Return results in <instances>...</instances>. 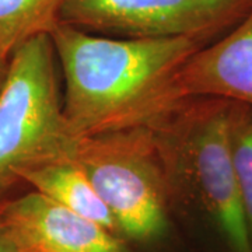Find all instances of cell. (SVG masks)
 Here are the masks:
<instances>
[{"label":"cell","instance_id":"obj_2","mask_svg":"<svg viewBox=\"0 0 252 252\" xmlns=\"http://www.w3.org/2000/svg\"><path fill=\"white\" fill-rule=\"evenodd\" d=\"M227 99H182L153 130L175 198L203 209L230 252H252V241L235 175Z\"/></svg>","mask_w":252,"mask_h":252},{"label":"cell","instance_id":"obj_6","mask_svg":"<svg viewBox=\"0 0 252 252\" xmlns=\"http://www.w3.org/2000/svg\"><path fill=\"white\" fill-rule=\"evenodd\" d=\"M0 221L21 252H130L118 234L35 189L3 199Z\"/></svg>","mask_w":252,"mask_h":252},{"label":"cell","instance_id":"obj_5","mask_svg":"<svg viewBox=\"0 0 252 252\" xmlns=\"http://www.w3.org/2000/svg\"><path fill=\"white\" fill-rule=\"evenodd\" d=\"M252 9V0H64L61 21L129 38L210 41Z\"/></svg>","mask_w":252,"mask_h":252},{"label":"cell","instance_id":"obj_9","mask_svg":"<svg viewBox=\"0 0 252 252\" xmlns=\"http://www.w3.org/2000/svg\"><path fill=\"white\" fill-rule=\"evenodd\" d=\"M64 0H0V49L7 58L32 36L49 34L61 21Z\"/></svg>","mask_w":252,"mask_h":252},{"label":"cell","instance_id":"obj_3","mask_svg":"<svg viewBox=\"0 0 252 252\" xmlns=\"http://www.w3.org/2000/svg\"><path fill=\"white\" fill-rule=\"evenodd\" d=\"M49 34L32 36L10 56L0 89V202L27 170L73 160L79 137L61 104Z\"/></svg>","mask_w":252,"mask_h":252},{"label":"cell","instance_id":"obj_8","mask_svg":"<svg viewBox=\"0 0 252 252\" xmlns=\"http://www.w3.org/2000/svg\"><path fill=\"white\" fill-rule=\"evenodd\" d=\"M20 180L55 202L119 235L112 213L74 160H62L31 168L23 172Z\"/></svg>","mask_w":252,"mask_h":252},{"label":"cell","instance_id":"obj_11","mask_svg":"<svg viewBox=\"0 0 252 252\" xmlns=\"http://www.w3.org/2000/svg\"><path fill=\"white\" fill-rule=\"evenodd\" d=\"M0 252H21L1 221H0Z\"/></svg>","mask_w":252,"mask_h":252},{"label":"cell","instance_id":"obj_12","mask_svg":"<svg viewBox=\"0 0 252 252\" xmlns=\"http://www.w3.org/2000/svg\"><path fill=\"white\" fill-rule=\"evenodd\" d=\"M9 64L10 58H7L0 49V89H1L3 83L6 80V76H7V72H9Z\"/></svg>","mask_w":252,"mask_h":252},{"label":"cell","instance_id":"obj_7","mask_svg":"<svg viewBox=\"0 0 252 252\" xmlns=\"http://www.w3.org/2000/svg\"><path fill=\"white\" fill-rule=\"evenodd\" d=\"M177 90L182 99L210 97L252 107V9L184 63Z\"/></svg>","mask_w":252,"mask_h":252},{"label":"cell","instance_id":"obj_10","mask_svg":"<svg viewBox=\"0 0 252 252\" xmlns=\"http://www.w3.org/2000/svg\"><path fill=\"white\" fill-rule=\"evenodd\" d=\"M228 133L235 175L252 241V107L230 102Z\"/></svg>","mask_w":252,"mask_h":252},{"label":"cell","instance_id":"obj_4","mask_svg":"<svg viewBox=\"0 0 252 252\" xmlns=\"http://www.w3.org/2000/svg\"><path fill=\"white\" fill-rule=\"evenodd\" d=\"M73 160L112 213L119 234L136 241L164 234L175 195L150 127L79 137Z\"/></svg>","mask_w":252,"mask_h":252},{"label":"cell","instance_id":"obj_1","mask_svg":"<svg viewBox=\"0 0 252 252\" xmlns=\"http://www.w3.org/2000/svg\"><path fill=\"white\" fill-rule=\"evenodd\" d=\"M64 77V115L77 137L150 127L182 98L177 74L207 41L93 35L59 21L49 32Z\"/></svg>","mask_w":252,"mask_h":252}]
</instances>
